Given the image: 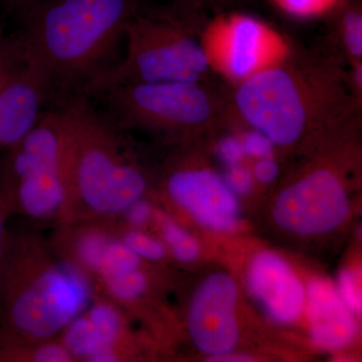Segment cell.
<instances>
[{
  "mask_svg": "<svg viewBox=\"0 0 362 362\" xmlns=\"http://www.w3.org/2000/svg\"><path fill=\"white\" fill-rule=\"evenodd\" d=\"M230 100L240 123L285 150L312 149L362 117L346 65L323 45H289L277 61L233 85Z\"/></svg>",
  "mask_w": 362,
  "mask_h": 362,
  "instance_id": "6da1fadb",
  "label": "cell"
},
{
  "mask_svg": "<svg viewBox=\"0 0 362 362\" xmlns=\"http://www.w3.org/2000/svg\"><path fill=\"white\" fill-rule=\"evenodd\" d=\"M98 293L49 240L8 226L0 255V331L32 341L59 338Z\"/></svg>",
  "mask_w": 362,
  "mask_h": 362,
  "instance_id": "7a4b0ae2",
  "label": "cell"
},
{
  "mask_svg": "<svg viewBox=\"0 0 362 362\" xmlns=\"http://www.w3.org/2000/svg\"><path fill=\"white\" fill-rule=\"evenodd\" d=\"M143 0H44L18 20L56 93H83L115 65L126 30Z\"/></svg>",
  "mask_w": 362,
  "mask_h": 362,
  "instance_id": "3957f363",
  "label": "cell"
},
{
  "mask_svg": "<svg viewBox=\"0 0 362 362\" xmlns=\"http://www.w3.org/2000/svg\"><path fill=\"white\" fill-rule=\"evenodd\" d=\"M51 102L65 124L73 221L112 220L146 197L148 173L113 119L99 113L85 93H56Z\"/></svg>",
  "mask_w": 362,
  "mask_h": 362,
  "instance_id": "277c9868",
  "label": "cell"
},
{
  "mask_svg": "<svg viewBox=\"0 0 362 362\" xmlns=\"http://www.w3.org/2000/svg\"><path fill=\"white\" fill-rule=\"evenodd\" d=\"M0 164V199L11 216L58 226L74 218L68 173L65 124L56 108L4 150Z\"/></svg>",
  "mask_w": 362,
  "mask_h": 362,
  "instance_id": "5b68a950",
  "label": "cell"
},
{
  "mask_svg": "<svg viewBox=\"0 0 362 362\" xmlns=\"http://www.w3.org/2000/svg\"><path fill=\"white\" fill-rule=\"evenodd\" d=\"M126 54L86 86L93 96L118 85L216 80L204 33L170 7L145 9L126 30Z\"/></svg>",
  "mask_w": 362,
  "mask_h": 362,
  "instance_id": "8992f818",
  "label": "cell"
},
{
  "mask_svg": "<svg viewBox=\"0 0 362 362\" xmlns=\"http://www.w3.org/2000/svg\"><path fill=\"white\" fill-rule=\"evenodd\" d=\"M93 96L103 98L121 129L146 130L180 141L239 122L230 89L216 80L118 85Z\"/></svg>",
  "mask_w": 362,
  "mask_h": 362,
  "instance_id": "52a82bcc",
  "label": "cell"
},
{
  "mask_svg": "<svg viewBox=\"0 0 362 362\" xmlns=\"http://www.w3.org/2000/svg\"><path fill=\"white\" fill-rule=\"evenodd\" d=\"M361 124L350 123L324 139V158L281 190L273 206L274 220L281 228L308 237L332 232L344 223L350 201L343 171L351 162Z\"/></svg>",
  "mask_w": 362,
  "mask_h": 362,
  "instance_id": "ba28073f",
  "label": "cell"
},
{
  "mask_svg": "<svg viewBox=\"0 0 362 362\" xmlns=\"http://www.w3.org/2000/svg\"><path fill=\"white\" fill-rule=\"evenodd\" d=\"M52 86L25 35L0 30V150L11 147L37 124Z\"/></svg>",
  "mask_w": 362,
  "mask_h": 362,
  "instance_id": "9c48e42d",
  "label": "cell"
},
{
  "mask_svg": "<svg viewBox=\"0 0 362 362\" xmlns=\"http://www.w3.org/2000/svg\"><path fill=\"white\" fill-rule=\"evenodd\" d=\"M163 190L169 201L209 230L230 233L240 226L239 197L213 169L177 162L166 171Z\"/></svg>",
  "mask_w": 362,
  "mask_h": 362,
  "instance_id": "30bf717a",
  "label": "cell"
},
{
  "mask_svg": "<svg viewBox=\"0 0 362 362\" xmlns=\"http://www.w3.org/2000/svg\"><path fill=\"white\" fill-rule=\"evenodd\" d=\"M239 290L230 274L218 272L204 279L190 298L188 334L207 357L233 351L239 342L237 319Z\"/></svg>",
  "mask_w": 362,
  "mask_h": 362,
  "instance_id": "8fae6325",
  "label": "cell"
},
{
  "mask_svg": "<svg viewBox=\"0 0 362 362\" xmlns=\"http://www.w3.org/2000/svg\"><path fill=\"white\" fill-rule=\"evenodd\" d=\"M59 339L74 361H127L131 340L128 312L98 293Z\"/></svg>",
  "mask_w": 362,
  "mask_h": 362,
  "instance_id": "7c38bea8",
  "label": "cell"
},
{
  "mask_svg": "<svg viewBox=\"0 0 362 362\" xmlns=\"http://www.w3.org/2000/svg\"><path fill=\"white\" fill-rule=\"evenodd\" d=\"M246 284L255 301L274 322L289 325L303 314L306 286L277 252L261 251L252 256Z\"/></svg>",
  "mask_w": 362,
  "mask_h": 362,
  "instance_id": "4fadbf2b",
  "label": "cell"
},
{
  "mask_svg": "<svg viewBox=\"0 0 362 362\" xmlns=\"http://www.w3.org/2000/svg\"><path fill=\"white\" fill-rule=\"evenodd\" d=\"M304 312L311 341L318 349L339 350L354 342L358 333L356 314L349 310L337 287L325 278H313L306 286Z\"/></svg>",
  "mask_w": 362,
  "mask_h": 362,
  "instance_id": "5bb4252c",
  "label": "cell"
},
{
  "mask_svg": "<svg viewBox=\"0 0 362 362\" xmlns=\"http://www.w3.org/2000/svg\"><path fill=\"white\" fill-rule=\"evenodd\" d=\"M220 16L221 69L235 85L265 66L270 35L268 28L252 16L232 13Z\"/></svg>",
  "mask_w": 362,
  "mask_h": 362,
  "instance_id": "9a60e30c",
  "label": "cell"
},
{
  "mask_svg": "<svg viewBox=\"0 0 362 362\" xmlns=\"http://www.w3.org/2000/svg\"><path fill=\"white\" fill-rule=\"evenodd\" d=\"M324 16L323 47L346 66L362 62L361 0H337Z\"/></svg>",
  "mask_w": 362,
  "mask_h": 362,
  "instance_id": "2e32d148",
  "label": "cell"
},
{
  "mask_svg": "<svg viewBox=\"0 0 362 362\" xmlns=\"http://www.w3.org/2000/svg\"><path fill=\"white\" fill-rule=\"evenodd\" d=\"M0 362H74V358L59 338L32 341L0 331Z\"/></svg>",
  "mask_w": 362,
  "mask_h": 362,
  "instance_id": "e0dca14e",
  "label": "cell"
},
{
  "mask_svg": "<svg viewBox=\"0 0 362 362\" xmlns=\"http://www.w3.org/2000/svg\"><path fill=\"white\" fill-rule=\"evenodd\" d=\"M153 220L158 226L162 242L175 261L183 265L194 263L201 247L194 235L168 214L156 213Z\"/></svg>",
  "mask_w": 362,
  "mask_h": 362,
  "instance_id": "ac0fdd59",
  "label": "cell"
},
{
  "mask_svg": "<svg viewBox=\"0 0 362 362\" xmlns=\"http://www.w3.org/2000/svg\"><path fill=\"white\" fill-rule=\"evenodd\" d=\"M107 221H110L117 237L121 240V242L143 261L157 263V262L163 261L168 257V247L162 240L156 235H150L143 228H129V226L118 225L111 220Z\"/></svg>",
  "mask_w": 362,
  "mask_h": 362,
  "instance_id": "d6986e66",
  "label": "cell"
},
{
  "mask_svg": "<svg viewBox=\"0 0 362 362\" xmlns=\"http://www.w3.org/2000/svg\"><path fill=\"white\" fill-rule=\"evenodd\" d=\"M247 0H173L170 8L183 18L206 25V14L216 16L230 13L244 6Z\"/></svg>",
  "mask_w": 362,
  "mask_h": 362,
  "instance_id": "ffe728a7",
  "label": "cell"
},
{
  "mask_svg": "<svg viewBox=\"0 0 362 362\" xmlns=\"http://www.w3.org/2000/svg\"><path fill=\"white\" fill-rule=\"evenodd\" d=\"M361 278L358 271L344 269L339 273L335 285L343 303L356 315L362 311Z\"/></svg>",
  "mask_w": 362,
  "mask_h": 362,
  "instance_id": "44dd1931",
  "label": "cell"
},
{
  "mask_svg": "<svg viewBox=\"0 0 362 362\" xmlns=\"http://www.w3.org/2000/svg\"><path fill=\"white\" fill-rule=\"evenodd\" d=\"M154 211L152 202L146 197H142L139 201L135 202L125 209L122 214H119L111 221H115L118 225L129 226L134 228H144L153 220Z\"/></svg>",
  "mask_w": 362,
  "mask_h": 362,
  "instance_id": "7402d4cb",
  "label": "cell"
},
{
  "mask_svg": "<svg viewBox=\"0 0 362 362\" xmlns=\"http://www.w3.org/2000/svg\"><path fill=\"white\" fill-rule=\"evenodd\" d=\"M286 13L297 16L325 13L337 0H274Z\"/></svg>",
  "mask_w": 362,
  "mask_h": 362,
  "instance_id": "603a6c76",
  "label": "cell"
},
{
  "mask_svg": "<svg viewBox=\"0 0 362 362\" xmlns=\"http://www.w3.org/2000/svg\"><path fill=\"white\" fill-rule=\"evenodd\" d=\"M223 177L226 185L238 197L249 194L254 188L255 178L252 170L240 164L228 168Z\"/></svg>",
  "mask_w": 362,
  "mask_h": 362,
  "instance_id": "cb8c5ba5",
  "label": "cell"
},
{
  "mask_svg": "<svg viewBox=\"0 0 362 362\" xmlns=\"http://www.w3.org/2000/svg\"><path fill=\"white\" fill-rule=\"evenodd\" d=\"M242 143L246 156L255 157L256 159L274 156L275 145L259 131L250 128L249 132L242 138Z\"/></svg>",
  "mask_w": 362,
  "mask_h": 362,
  "instance_id": "d4e9b609",
  "label": "cell"
},
{
  "mask_svg": "<svg viewBox=\"0 0 362 362\" xmlns=\"http://www.w3.org/2000/svg\"><path fill=\"white\" fill-rule=\"evenodd\" d=\"M216 154L226 168L240 164L245 156L242 139L235 136H225L216 145Z\"/></svg>",
  "mask_w": 362,
  "mask_h": 362,
  "instance_id": "484cf974",
  "label": "cell"
},
{
  "mask_svg": "<svg viewBox=\"0 0 362 362\" xmlns=\"http://www.w3.org/2000/svg\"><path fill=\"white\" fill-rule=\"evenodd\" d=\"M255 181L262 185H269L275 182L280 173V166L278 162L274 159V156L265 157L258 159L252 169Z\"/></svg>",
  "mask_w": 362,
  "mask_h": 362,
  "instance_id": "4316f807",
  "label": "cell"
},
{
  "mask_svg": "<svg viewBox=\"0 0 362 362\" xmlns=\"http://www.w3.org/2000/svg\"><path fill=\"white\" fill-rule=\"evenodd\" d=\"M346 83L354 103L362 109V62L346 66Z\"/></svg>",
  "mask_w": 362,
  "mask_h": 362,
  "instance_id": "83f0119b",
  "label": "cell"
},
{
  "mask_svg": "<svg viewBox=\"0 0 362 362\" xmlns=\"http://www.w3.org/2000/svg\"><path fill=\"white\" fill-rule=\"evenodd\" d=\"M44 0H0V8L4 9L7 16L20 20L23 14Z\"/></svg>",
  "mask_w": 362,
  "mask_h": 362,
  "instance_id": "f1b7e54d",
  "label": "cell"
},
{
  "mask_svg": "<svg viewBox=\"0 0 362 362\" xmlns=\"http://www.w3.org/2000/svg\"><path fill=\"white\" fill-rule=\"evenodd\" d=\"M11 216V211L7 209L4 201L0 199V255H1L2 247H4L7 228H8V221Z\"/></svg>",
  "mask_w": 362,
  "mask_h": 362,
  "instance_id": "f546056e",
  "label": "cell"
},
{
  "mask_svg": "<svg viewBox=\"0 0 362 362\" xmlns=\"http://www.w3.org/2000/svg\"><path fill=\"white\" fill-rule=\"evenodd\" d=\"M209 361L218 362H250L254 361L255 358L247 354H235V352L230 351L226 354H218V356L209 357Z\"/></svg>",
  "mask_w": 362,
  "mask_h": 362,
  "instance_id": "4dcf8cb0",
  "label": "cell"
},
{
  "mask_svg": "<svg viewBox=\"0 0 362 362\" xmlns=\"http://www.w3.org/2000/svg\"><path fill=\"white\" fill-rule=\"evenodd\" d=\"M0 153H1V150H0Z\"/></svg>",
  "mask_w": 362,
  "mask_h": 362,
  "instance_id": "1f68e13d",
  "label": "cell"
}]
</instances>
